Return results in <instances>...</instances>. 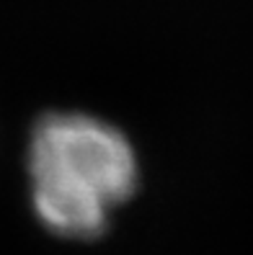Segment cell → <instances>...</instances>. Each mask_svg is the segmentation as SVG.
Returning <instances> with one entry per match:
<instances>
[{
    "instance_id": "cell-1",
    "label": "cell",
    "mask_w": 253,
    "mask_h": 255,
    "mask_svg": "<svg viewBox=\"0 0 253 255\" xmlns=\"http://www.w3.org/2000/svg\"><path fill=\"white\" fill-rule=\"evenodd\" d=\"M36 217L62 237H96L137 183L129 142L80 114L41 119L28 147Z\"/></svg>"
}]
</instances>
